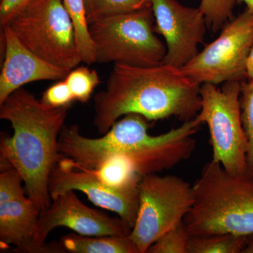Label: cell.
Returning <instances> with one entry per match:
<instances>
[{
	"instance_id": "cell-1",
	"label": "cell",
	"mask_w": 253,
	"mask_h": 253,
	"mask_svg": "<svg viewBox=\"0 0 253 253\" xmlns=\"http://www.w3.org/2000/svg\"><path fill=\"white\" fill-rule=\"evenodd\" d=\"M201 86L170 65L136 67L116 63L106 89L95 95L93 123L104 134L120 118L130 113L149 122L170 117L191 121L201 110Z\"/></svg>"
},
{
	"instance_id": "cell-2",
	"label": "cell",
	"mask_w": 253,
	"mask_h": 253,
	"mask_svg": "<svg viewBox=\"0 0 253 253\" xmlns=\"http://www.w3.org/2000/svg\"><path fill=\"white\" fill-rule=\"evenodd\" d=\"M70 108L45 106L23 87L0 104V118L13 129L12 136L1 139V169L13 168L21 174L28 197L41 212L52 203L49 176L61 158L59 136Z\"/></svg>"
},
{
	"instance_id": "cell-3",
	"label": "cell",
	"mask_w": 253,
	"mask_h": 253,
	"mask_svg": "<svg viewBox=\"0 0 253 253\" xmlns=\"http://www.w3.org/2000/svg\"><path fill=\"white\" fill-rule=\"evenodd\" d=\"M184 219L190 235L253 234V178L230 174L219 163L205 165Z\"/></svg>"
},
{
	"instance_id": "cell-4",
	"label": "cell",
	"mask_w": 253,
	"mask_h": 253,
	"mask_svg": "<svg viewBox=\"0 0 253 253\" xmlns=\"http://www.w3.org/2000/svg\"><path fill=\"white\" fill-rule=\"evenodd\" d=\"M152 7L115 15L88 26L96 63L136 67L162 64L166 46L154 31Z\"/></svg>"
},
{
	"instance_id": "cell-5",
	"label": "cell",
	"mask_w": 253,
	"mask_h": 253,
	"mask_svg": "<svg viewBox=\"0 0 253 253\" xmlns=\"http://www.w3.org/2000/svg\"><path fill=\"white\" fill-rule=\"evenodd\" d=\"M8 25L46 62L71 71L82 62L74 24L63 0H32Z\"/></svg>"
},
{
	"instance_id": "cell-6",
	"label": "cell",
	"mask_w": 253,
	"mask_h": 253,
	"mask_svg": "<svg viewBox=\"0 0 253 253\" xmlns=\"http://www.w3.org/2000/svg\"><path fill=\"white\" fill-rule=\"evenodd\" d=\"M239 81L201 84V110L196 118L207 124L212 161L235 175L248 174V140L241 120Z\"/></svg>"
},
{
	"instance_id": "cell-7",
	"label": "cell",
	"mask_w": 253,
	"mask_h": 253,
	"mask_svg": "<svg viewBox=\"0 0 253 253\" xmlns=\"http://www.w3.org/2000/svg\"><path fill=\"white\" fill-rule=\"evenodd\" d=\"M139 204L130 238L139 253L184 221L194 202L193 185L176 175L151 174L141 178Z\"/></svg>"
},
{
	"instance_id": "cell-8",
	"label": "cell",
	"mask_w": 253,
	"mask_h": 253,
	"mask_svg": "<svg viewBox=\"0 0 253 253\" xmlns=\"http://www.w3.org/2000/svg\"><path fill=\"white\" fill-rule=\"evenodd\" d=\"M253 46V12L246 9L226 23L215 41L180 69L201 84L243 82L247 76L248 59Z\"/></svg>"
},
{
	"instance_id": "cell-9",
	"label": "cell",
	"mask_w": 253,
	"mask_h": 253,
	"mask_svg": "<svg viewBox=\"0 0 253 253\" xmlns=\"http://www.w3.org/2000/svg\"><path fill=\"white\" fill-rule=\"evenodd\" d=\"M149 121L130 113L114 123L104 136L89 138L80 132L77 126H63L59 136V152L75 166L94 170L113 157L134 152L154 139L148 130Z\"/></svg>"
},
{
	"instance_id": "cell-10",
	"label": "cell",
	"mask_w": 253,
	"mask_h": 253,
	"mask_svg": "<svg viewBox=\"0 0 253 253\" xmlns=\"http://www.w3.org/2000/svg\"><path fill=\"white\" fill-rule=\"evenodd\" d=\"M60 226L84 236H126L131 232L121 217L88 207L71 190L58 195L51 206L41 212L33 239L23 253H64L59 241L46 243L50 232Z\"/></svg>"
},
{
	"instance_id": "cell-11",
	"label": "cell",
	"mask_w": 253,
	"mask_h": 253,
	"mask_svg": "<svg viewBox=\"0 0 253 253\" xmlns=\"http://www.w3.org/2000/svg\"><path fill=\"white\" fill-rule=\"evenodd\" d=\"M139 184L111 185L94 170L77 167L61 156L50 174L49 191L51 199L71 190L81 191L95 206L116 213L132 229L139 211Z\"/></svg>"
},
{
	"instance_id": "cell-12",
	"label": "cell",
	"mask_w": 253,
	"mask_h": 253,
	"mask_svg": "<svg viewBox=\"0 0 253 253\" xmlns=\"http://www.w3.org/2000/svg\"><path fill=\"white\" fill-rule=\"evenodd\" d=\"M154 31L164 38V64L181 68L199 54L207 23L199 8L189 7L177 0H151Z\"/></svg>"
},
{
	"instance_id": "cell-13",
	"label": "cell",
	"mask_w": 253,
	"mask_h": 253,
	"mask_svg": "<svg viewBox=\"0 0 253 253\" xmlns=\"http://www.w3.org/2000/svg\"><path fill=\"white\" fill-rule=\"evenodd\" d=\"M5 47L4 61L0 75V104L24 84L41 81H63L71 70L46 62L28 49L11 31L1 26Z\"/></svg>"
},
{
	"instance_id": "cell-14",
	"label": "cell",
	"mask_w": 253,
	"mask_h": 253,
	"mask_svg": "<svg viewBox=\"0 0 253 253\" xmlns=\"http://www.w3.org/2000/svg\"><path fill=\"white\" fill-rule=\"evenodd\" d=\"M41 211L25 192L0 202V242L1 247L15 246L23 253L36 231Z\"/></svg>"
},
{
	"instance_id": "cell-15",
	"label": "cell",
	"mask_w": 253,
	"mask_h": 253,
	"mask_svg": "<svg viewBox=\"0 0 253 253\" xmlns=\"http://www.w3.org/2000/svg\"><path fill=\"white\" fill-rule=\"evenodd\" d=\"M63 252L70 253H139L130 236H84L70 234L59 241Z\"/></svg>"
},
{
	"instance_id": "cell-16",
	"label": "cell",
	"mask_w": 253,
	"mask_h": 253,
	"mask_svg": "<svg viewBox=\"0 0 253 253\" xmlns=\"http://www.w3.org/2000/svg\"><path fill=\"white\" fill-rule=\"evenodd\" d=\"M88 26L115 15L152 7L148 0H83Z\"/></svg>"
},
{
	"instance_id": "cell-17",
	"label": "cell",
	"mask_w": 253,
	"mask_h": 253,
	"mask_svg": "<svg viewBox=\"0 0 253 253\" xmlns=\"http://www.w3.org/2000/svg\"><path fill=\"white\" fill-rule=\"evenodd\" d=\"M247 236L231 234L191 235L188 253H242Z\"/></svg>"
},
{
	"instance_id": "cell-18",
	"label": "cell",
	"mask_w": 253,
	"mask_h": 253,
	"mask_svg": "<svg viewBox=\"0 0 253 253\" xmlns=\"http://www.w3.org/2000/svg\"><path fill=\"white\" fill-rule=\"evenodd\" d=\"M63 2L74 24L82 62L88 65L96 63V51L89 36L83 0H63Z\"/></svg>"
},
{
	"instance_id": "cell-19",
	"label": "cell",
	"mask_w": 253,
	"mask_h": 253,
	"mask_svg": "<svg viewBox=\"0 0 253 253\" xmlns=\"http://www.w3.org/2000/svg\"><path fill=\"white\" fill-rule=\"evenodd\" d=\"M64 80L71 89L75 101L81 103L89 101L95 88L100 83L97 72L84 66L71 70Z\"/></svg>"
},
{
	"instance_id": "cell-20",
	"label": "cell",
	"mask_w": 253,
	"mask_h": 253,
	"mask_svg": "<svg viewBox=\"0 0 253 253\" xmlns=\"http://www.w3.org/2000/svg\"><path fill=\"white\" fill-rule=\"evenodd\" d=\"M241 120L248 140V175L253 178V80L241 82Z\"/></svg>"
},
{
	"instance_id": "cell-21",
	"label": "cell",
	"mask_w": 253,
	"mask_h": 253,
	"mask_svg": "<svg viewBox=\"0 0 253 253\" xmlns=\"http://www.w3.org/2000/svg\"><path fill=\"white\" fill-rule=\"evenodd\" d=\"M239 0H201L199 9L204 15L208 28L220 31L234 18V9Z\"/></svg>"
},
{
	"instance_id": "cell-22",
	"label": "cell",
	"mask_w": 253,
	"mask_h": 253,
	"mask_svg": "<svg viewBox=\"0 0 253 253\" xmlns=\"http://www.w3.org/2000/svg\"><path fill=\"white\" fill-rule=\"evenodd\" d=\"M190 234L184 221L161 236L146 253H188Z\"/></svg>"
},
{
	"instance_id": "cell-23",
	"label": "cell",
	"mask_w": 253,
	"mask_h": 253,
	"mask_svg": "<svg viewBox=\"0 0 253 253\" xmlns=\"http://www.w3.org/2000/svg\"><path fill=\"white\" fill-rule=\"evenodd\" d=\"M41 101L45 106L58 108L71 106L75 100L67 83L63 80L47 88L43 93Z\"/></svg>"
},
{
	"instance_id": "cell-24",
	"label": "cell",
	"mask_w": 253,
	"mask_h": 253,
	"mask_svg": "<svg viewBox=\"0 0 253 253\" xmlns=\"http://www.w3.org/2000/svg\"><path fill=\"white\" fill-rule=\"evenodd\" d=\"M32 0H1L0 23L1 26L8 24Z\"/></svg>"
},
{
	"instance_id": "cell-25",
	"label": "cell",
	"mask_w": 253,
	"mask_h": 253,
	"mask_svg": "<svg viewBox=\"0 0 253 253\" xmlns=\"http://www.w3.org/2000/svg\"><path fill=\"white\" fill-rule=\"evenodd\" d=\"M247 81H253V46L250 52L249 59L247 62Z\"/></svg>"
},
{
	"instance_id": "cell-26",
	"label": "cell",
	"mask_w": 253,
	"mask_h": 253,
	"mask_svg": "<svg viewBox=\"0 0 253 253\" xmlns=\"http://www.w3.org/2000/svg\"><path fill=\"white\" fill-rule=\"evenodd\" d=\"M242 253H253V234L247 236V242Z\"/></svg>"
},
{
	"instance_id": "cell-27",
	"label": "cell",
	"mask_w": 253,
	"mask_h": 253,
	"mask_svg": "<svg viewBox=\"0 0 253 253\" xmlns=\"http://www.w3.org/2000/svg\"><path fill=\"white\" fill-rule=\"evenodd\" d=\"M241 2H244L246 5V9L253 12V0H239Z\"/></svg>"
},
{
	"instance_id": "cell-28",
	"label": "cell",
	"mask_w": 253,
	"mask_h": 253,
	"mask_svg": "<svg viewBox=\"0 0 253 253\" xmlns=\"http://www.w3.org/2000/svg\"><path fill=\"white\" fill-rule=\"evenodd\" d=\"M148 1H151V0H148Z\"/></svg>"
}]
</instances>
